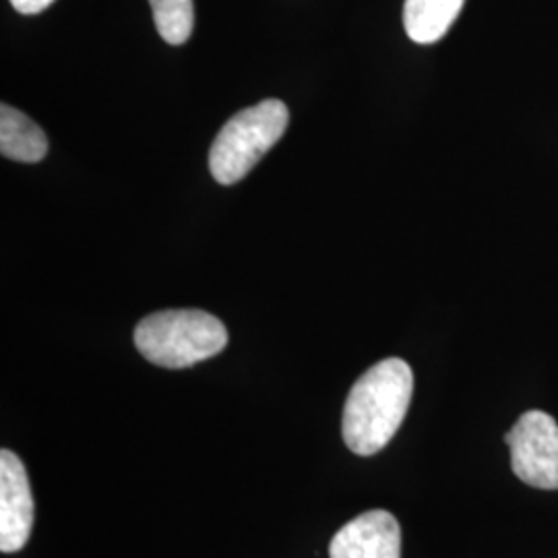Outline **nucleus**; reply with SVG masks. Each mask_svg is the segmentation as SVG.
I'll use <instances>...</instances> for the list:
<instances>
[{
    "label": "nucleus",
    "mask_w": 558,
    "mask_h": 558,
    "mask_svg": "<svg viewBox=\"0 0 558 558\" xmlns=\"http://www.w3.org/2000/svg\"><path fill=\"white\" fill-rule=\"evenodd\" d=\"M414 393V375L405 360L385 359L371 366L343 405L341 433L348 449L371 458L396 437Z\"/></svg>",
    "instance_id": "1"
},
{
    "label": "nucleus",
    "mask_w": 558,
    "mask_h": 558,
    "mask_svg": "<svg viewBox=\"0 0 558 558\" xmlns=\"http://www.w3.org/2000/svg\"><path fill=\"white\" fill-rule=\"evenodd\" d=\"M135 345L141 356L161 368H186L218 356L228 331L218 317L197 311H160L140 320Z\"/></svg>",
    "instance_id": "2"
},
{
    "label": "nucleus",
    "mask_w": 558,
    "mask_h": 558,
    "mask_svg": "<svg viewBox=\"0 0 558 558\" xmlns=\"http://www.w3.org/2000/svg\"><path fill=\"white\" fill-rule=\"evenodd\" d=\"M288 122V106L274 98L240 110L239 114H234L221 126L211 145V177L226 186L244 179L281 140Z\"/></svg>",
    "instance_id": "3"
},
{
    "label": "nucleus",
    "mask_w": 558,
    "mask_h": 558,
    "mask_svg": "<svg viewBox=\"0 0 558 558\" xmlns=\"http://www.w3.org/2000/svg\"><path fill=\"white\" fill-rule=\"evenodd\" d=\"M513 474L539 490H558V424L546 412L530 410L505 435Z\"/></svg>",
    "instance_id": "4"
},
{
    "label": "nucleus",
    "mask_w": 558,
    "mask_h": 558,
    "mask_svg": "<svg viewBox=\"0 0 558 558\" xmlns=\"http://www.w3.org/2000/svg\"><path fill=\"white\" fill-rule=\"evenodd\" d=\"M34 497L21 459L0 451V550L20 553L34 527Z\"/></svg>",
    "instance_id": "5"
},
{
    "label": "nucleus",
    "mask_w": 558,
    "mask_h": 558,
    "mask_svg": "<svg viewBox=\"0 0 558 558\" xmlns=\"http://www.w3.org/2000/svg\"><path fill=\"white\" fill-rule=\"evenodd\" d=\"M329 558H401L398 519L383 509L352 519L331 539Z\"/></svg>",
    "instance_id": "6"
},
{
    "label": "nucleus",
    "mask_w": 558,
    "mask_h": 558,
    "mask_svg": "<svg viewBox=\"0 0 558 558\" xmlns=\"http://www.w3.org/2000/svg\"><path fill=\"white\" fill-rule=\"evenodd\" d=\"M0 154L23 163H36L48 154V140L40 126L9 104L0 106Z\"/></svg>",
    "instance_id": "7"
},
{
    "label": "nucleus",
    "mask_w": 558,
    "mask_h": 558,
    "mask_svg": "<svg viewBox=\"0 0 558 558\" xmlns=\"http://www.w3.org/2000/svg\"><path fill=\"white\" fill-rule=\"evenodd\" d=\"M465 0H405L403 27L410 40L435 44L451 29Z\"/></svg>",
    "instance_id": "8"
},
{
    "label": "nucleus",
    "mask_w": 558,
    "mask_h": 558,
    "mask_svg": "<svg viewBox=\"0 0 558 558\" xmlns=\"http://www.w3.org/2000/svg\"><path fill=\"white\" fill-rule=\"evenodd\" d=\"M154 23L163 41L180 46L191 38L195 25L193 0H149Z\"/></svg>",
    "instance_id": "9"
},
{
    "label": "nucleus",
    "mask_w": 558,
    "mask_h": 558,
    "mask_svg": "<svg viewBox=\"0 0 558 558\" xmlns=\"http://www.w3.org/2000/svg\"><path fill=\"white\" fill-rule=\"evenodd\" d=\"M54 0H11L13 9L21 15H38L46 11Z\"/></svg>",
    "instance_id": "10"
}]
</instances>
